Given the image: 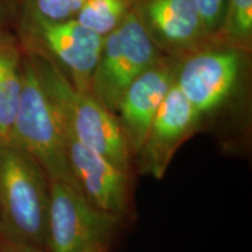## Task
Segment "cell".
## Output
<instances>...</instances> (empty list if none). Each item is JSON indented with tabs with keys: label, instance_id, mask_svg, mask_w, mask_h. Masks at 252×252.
Segmentation results:
<instances>
[{
	"label": "cell",
	"instance_id": "16",
	"mask_svg": "<svg viewBox=\"0 0 252 252\" xmlns=\"http://www.w3.org/2000/svg\"><path fill=\"white\" fill-rule=\"evenodd\" d=\"M196 4L206 34L215 31L225 13L226 0H194Z\"/></svg>",
	"mask_w": 252,
	"mask_h": 252
},
{
	"label": "cell",
	"instance_id": "4",
	"mask_svg": "<svg viewBox=\"0 0 252 252\" xmlns=\"http://www.w3.org/2000/svg\"><path fill=\"white\" fill-rule=\"evenodd\" d=\"M159 60L144 23L133 12H128L121 25L104 36L90 93L115 113L126 88Z\"/></svg>",
	"mask_w": 252,
	"mask_h": 252
},
{
	"label": "cell",
	"instance_id": "5",
	"mask_svg": "<svg viewBox=\"0 0 252 252\" xmlns=\"http://www.w3.org/2000/svg\"><path fill=\"white\" fill-rule=\"evenodd\" d=\"M121 217L94 206L78 189L49 181L46 216V250L83 252L93 245L109 247Z\"/></svg>",
	"mask_w": 252,
	"mask_h": 252
},
{
	"label": "cell",
	"instance_id": "15",
	"mask_svg": "<svg viewBox=\"0 0 252 252\" xmlns=\"http://www.w3.org/2000/svg\"><path fill=\"white\" fill-rule=\"evenodd\" d=\"M86 0H28V14L48 21L75 19Z\"/></svg>",
	"mask_w": 252,
	"mask_h": 252
},
{
	"label": "cell",
	"instance_id": "17",
	"mask_svg": "<svg viewBox=\"0 0 252 252\" xmlns=\"http://www.w3.org/2000/svg\"><path fill=\"white\" fill-rule=\"evenodd\" d=\"M0 252H48L36 245L26 243L20 239L9 237L0 232Z\"/></svg>",
	"mask_w": 252,
	"mask_h": 252
},
{
	"label": "cell",
	"instance_id": "6",
	"mask_svg": "<svg viewBox=\"0 0 252 252\" xmlns=\"http://www.w3.org/2000/svg\"><path fill=\"white\" fill-rule=\"evenodd\" d=\"M28 19V49L37 50L56 65H62L78 90L90 93L104 36L82 26L76 19L48 21L31 14Z\"/></svg>",
	"mask_w": 252,
	"mask_h": 252
},
{
	"label": "cell",
	"instance_id": "8",
	"mask_svg": "<svg viewBox=\"0 0 252 252\" xmlns=\"http://www.w3.org/2000/svg\"><path fill=\"white\" fill-rule=\"evenodd\" d=\"M242 58L234 49L203 50L176 70L175 84L201 116L228 98L237 83Z\"/></svg>",
	"mask_w": 252,
	"mask_h": 252
},
{
	"label": "cell",
	"instance_id": "3",
	"mask_svg": "<svg viewBox=\"0 0 252 252\" xmlns=\"http://www.w3.org/2000/svg\"><path fill=\"white\" fill-rule=\"evenodd\" d=\"M9 137L36 160L49 181H62L78 189L58 113L28 56L24 59L23 89Z\"/></svg>",
	"mask_w": 252,
	"mask_h": 252
},
{
	"label": "cell",
	"instance_id": "9",
	"mask_svg": "<svg viewBox=\"0 0 252 252\" xmlns=\"http://www.w3.org/2000/svg\"><path fill=\"white\" fill-rule=\"evenodd\" d=\"M201 115L174 83L154 116L145 143L137 157L140 171L161 179L175 151L193 133Z\"/></svg>",
	"mask_w": 252,
	"mask_h": 252
},
{
	"label": "cell",
	"instance_id": "2",
	"mask_svg": "<svg viewBox=\"0 0 252 252\" xmlns=\"http://www.w3.org/2000/svg\"><path fill=\"white\" fill-rule=\"evenodd\" d=\"M48 200L42 167L13 138L0 135V232L46 250Z\"/></svg>",
	"mask_w": 252,
	"mask_h": 252
},
{
	"label": "cell",
	"instance_id": "10",
	"mask_svg": "<svg viewBox=\"0 0 252 252\" xmlns=\"http://www.w3.org/2000/svg\"><path fill=\"white\" fill-rule=\"evenodd\" d=\"M175 76L176 70L159 60L123 93L115 116L132 156L140 152L160 104L175 83Z\"/></svg>",
	"mask_w": 252,
	"mask_h": 252
},
{
	"label": "cell",
	"instance_id": "7",
	"mask_svg": "<svg viewBox=\"0 0 252 252\" xmlns=\"http://www.w3.org/2000/svg\"><path fill=\"white\" fill-rule=\"evenodd\" d=\"M62 131L71 172L81 193L99 209L124 217L130 202V172L82 144L65 128Z\"/></svg>",
	"mask_w": 252,
	"mask_h": 252
},
{
	"label": "cell",
	"instance_id": "19",
	"mask_svg": "<svg viewBox=\"0 0 252 252\" xmlns=\"http://www.w3.org/2000/svg\"><path fill=\"white\" fill-rule=\"evenodd\" d=\"M2 14H4V8H2V4L1 1H0V21H1L2 19Z\"/></svg>",
	"mask_w": 252,
	"mask_h": 252
},
{
	"label": "cell",
	"instance_id": "12",
	"mask_svg": "<svg viewBox=\"0 0 252 252\" xmlns=\"http://www.w3.org/2000/svg\"><path fill=\"white\" fill-rule=\"evenodd\" d=\"M24 58L14 41L0 35V135L9 137L23 89Z\"/></svg>",
	"mask_w": 252,
	"mask_h": 252
},
{
	"label": "cell",
	"instance_id": "14",
	"mask_svg": "<svg viewBox=\"0 0 252 252\" xmlns=\"http://www.w3.org/2000/svg\"><path fill=\"white\" fill-rule=\"evenodd\" d=\"M224 31L230 39L247 41L252 32V0H229Z\"/></svg>",
	"mask_w": 252,
	"mask_h": 252
},
{
	"label": "cell",
	"instance_id": "1",
	"mask_svg": "<svg viewBox=\"0 0 252 252\" xmlns=\"http://www.w3.org/2000/svg\"><path fill=\"white\" fill-rule=\"evenodd\" d=\"M27 56L52 100L62 127L82 144L131 172L133 156L115 113L91 93L78 90L42 53L30 49Z\"/></svg>",
	"mask_w": 252,
	"mask_h": 252
},
{
	"label": "cell",
	"instance_id": "18",
	"mask_svg": "<svg viewBox=\"0 0 252 252\" xmlns=\"http://www.w3.org/2000/svg\"><path fill=\"white\" fill-rule=\"evenodd\" d=\"M108 249L109 247H106V245H93L83 252H108Z\"/></svg>",
	"mask_w": 252,
	"mask_h": 252
},
{
	"label": "cell",
	"instance_id": "11",
	"mask_svg": "<svg viewBox=\"0 0 252 252\" xmlns=\"http://www.w3.org/2000/svg\"><path fill=\"white\" fill-rule=\"evenodd\" d=\"M146 15L158 35L172 46L191 45L206 34L194 0H150Z\"/></svg>",
	"mask_w": 252,
	"mask_h": 252
},
{
	"label": "cell",
	"instance_id": "13",
	"mask_svg": "<svg viewBox=\"0 0 252 252\" xmlns=\"http://www.w3.org/2000/svg\"><path fill=\"white\" fill-rule=\"evenodd\" d=\"M127 13L126 0H86L75 19L88 30L106 36Z\"/></svg>",
	"mask_w": 252,
	"mask_h": 252
}]
</instances>
